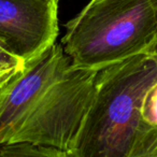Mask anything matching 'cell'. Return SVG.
<instances>
[{
  "label": "cell",
  "mask_w": 157,
  "mask_h": 157,
  "mask_svg": "<svg viewBox=\"0 0 157 157\" xmlns=\"http://www.w3.org/2000/svg\"><path fill=\"white\" fill-rule=\"evenodd\" d=\"M157 82V54L143 53L99 70L93 102L72 157H129L147 132L141 120L146 90Z\"/></svg>",
  "instance_id": "obj_1"
},
{
  "label": "cell",
  "mask_w": 157,
  "mask_h": 157,
  "mask_svg": "<svg viewBox=\"0 0 157 157\" xmlns=\"http://www.w3.org/2000/svg\"><path fill=\"white\" fill-rule=\"evenodd\" d=\"M156 31L151 0H92L66 24L60 44L71 66L101 70L152 53Z\"/></svg>",
  "instance_id": "obj_2"
},
{
  "label": "cell",
  "mask_w": 157,
  "mask_h": 157,
  "mask_svg": "<svg viewBox=\"0 0 157 157\" xmlns=\"http://www.w3.org/2000/svg\"><path fill=\"white\" fill-rule=\"evenodd\" d=\"M98 72L70 65L42 95L10 144L71 152L94 99Z\"/></svg>",
  "instance_id": "obj_3"
},
{
  "label": "cell",
  "mask_w": 157,
  "mask_h": 157,
  "mask_svg": "<svg viewBox=\"0 0 157 157\" xmlns=\"http://www.w3.org/2000/svg\"><path fill=\"white\" fill-rule=\"evenodd\" d=\"M70 65L61 44L55 43L25 63L24 70L3 86L0 94V145L11 143L42 95Z\"/></svg>",
  "instance_id": "obj_4"
},
{
  "label": "cell",
  "mask_w": 157,
  "mask_h": 157,
  "mask_svg": "<svg viewBox=\"0 0 157 157\" xmlns=\"http://www.w3.org/2000/svg\"><path fill=\"white\" fill-rule=\"evenodd\" d=\"M58 0H0V48L25 63L54 45Z\"/></svg>",
  "instance_id": "obj_5"
},
{
  "label": "cell",
  "mask_w": 157,
  "mask_h": 157,
  "mask_svg": "<svg viewBox=\"0 0 157 157\" xmlns=\"http://www.w3.org/2000/svg\"><path fill=\"white\" fill-rule=\"evenodd\" d=\"M0 157H72L65 151L29 143L6 144L0 148Z\"/></svg>",
  "instance_id": "obj_6"
},
{
  "label": "cell",
  "mask_w": 157,
  "mask_h": 157,
  "mask_svg": "<svg viewBox=\"0 0 157 157\" xmlns=\"http://www.w3.org/2000/svg\"><path fill=\"white\" fill-rule=\"evenodd\" d=\"M25 68V63L0 48V87L7 85Z\"/></svg>",
  "instance_id": "obj_7"
},
{
  "label": "cell",
  "mask_w": 157,
  "mask_h": 157,
  "mask_svg": "<svg viewBox=\"0 0 157 157\" xmlns=\"http://www.w3.org/2000/svg\"><path fill=\"white\" fill-rule=\"evenodd\" d=\"M141 120L144 124L157 128V82L144 94L141 103Z\"/></svg>",
  "instance_id": "obj_8"
},
{
  "label": "cell",
  "mask_w": 157,
  "mask_h": 157,
  "mask_svg": "<svg viewBox=\"0 0 157 157\" xmlns=\"http://www.w3.org/2000/svg\"><path fill=\"white\" fill-rule=\"evenodd\" d=\"M151 2H152V6H153V8H154L155 16H156V22H157V0H151ZM152 53L157 54V31H156V39H155L154 46H153V48H152Z\"/></svg>",
  "instance_id": "obj_9"
},
{
  "label": "cell",
  "mask_w": 157,
  "mask_h": 157,
  "mask_svg": "<svg viewBox=\"0 0 157 157\" xmlns=\"http://www.w3.org/2000/svg\"><path fill=\"white\" fill-rule=\"evenodd\" d=\"M135 157H157V150L153 151L151 153H146V154L139 155V156H135Z\"/></svg>",
  "instance_id": "obj_10"
},
{
  "label": "cell",
  "mask_w": 157,
  "mask_h": 157,
  "mask_svg": "<svg viewBox=\"0 0 157 157\" xmlns=\"http://www.w3.org/2000/svg\"><path fill=\"white\" fill-rule=\"evenodd\" d=\"M1 92H2V87H0V94H1Z\"/></svg>",
  "instance_id": "obj_11"
}]
</instances>
